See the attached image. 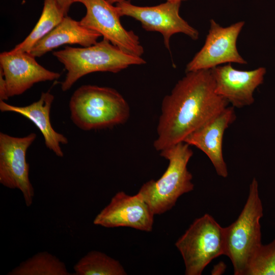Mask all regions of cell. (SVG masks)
Instances as JSON below:
<instances>
[{
    "mask_svg": "<svg viewBox=\"0 0 275 275\" xmlns=\"http://www.w3.org/2000/svg\"><path fill=\"white\" fill-rule=\"evenodd\" d=\"M211 70L186 73L161 103L157 127L156 150L183 142L191 133L228 106L214 90Z\"/></svg>",
    "mask_w": 275,
    "mask_h": 275,
    "instance_id": "1",
    "label": "cell"
},
{
    "mask_svg": "<svg viewBox=\"0 0 275 275\" xmlns=\"http://www.w3.org/2000/svg\"><path fill=\"white\" fill-rule=\"evenodd\" d=\"M70 118L85 131L112 128L125 123L130 107L116 90L95 85H83L72 94L69 102Z\"/></svg>",
    "mask_w": 275,
    "mask_h": 275,
    "instance_id": "2",
    "label": "cell"
},
{
    "mask_svg": "<svg viewBox=\"0 0 275 275\" xmlns=\"http://www.w3.org/2000/svg\"><path fill=\"white\" fill-rule=\"evenodd\" d=\"M52 54L67 71L61 89L69 90L81 77L96 72L118 73L131 65L145 64L141 57L127 53L106 39L88 47H72L54 51Z\"/></svg>",
    "mask_w": 275,
    "mask_h": 275,
    "instance_id": "3",
    "label": "cell"
},
{
    "mask_svg": "<svg viewBox=\"0 0 275 275\" xmlns=\"http://www.w3.org/2000/svg\"><path fill=\"white\" fill-rule=\"evenodd\" d=\"M160 155L169 161L166 171L157 181L151 179L143 184L138 193L155 215L171 210L180 197L194 188L187 169L193 155L190 145L181 142L160 151Z\"/></svg>",
    "mask_w": 275,
    "mask_h": 275,
    "instance_id": "4",
    "label": "cell"
},
{
    "mask_svg": "<svg viewBox=\"0 0 275 275\" xmlns=\"http://www.w3.org/2000/svg\"><path fill=\"white\" fill-rule=\"evenodd\" d=\"M258 182L253 179L245 205L235 221L224 228L225 255L235 275H245L254 255L262 244L260 219L263 209Z\"/></svg>",
    "mask_w": 275,
    "mask_h": 275,
    "instance_id": "5",
    "label": "cell"
},
{
    "mask_svg": "<svg viewBox=\"0 0 275 275\" xmlns=\"http://www.w3.org/2000/svg\"><path fill=\"white\" fill-rule=\"evenodd\" d=\"M185 274L200 275L214 259L225 255L224 228L210 214L196 218L175 243Z\"/></svg>",
    "mask_w": 275,
    "mask_h": 275,
    "instance_id": "6",
    "label": "cell"
},
{
    "mask_svg": "<svg viewBox=\"0 0 275 275\" xmlns=\"http://www.w3.org/2000/svg\"><path fill=\"white\" fill-rule=\"evenodd\" d=\"M181 1H167L154 6L141 7L132 4L129 0H122L116 7L121 16L132 17L140 21L146 31L161 34L167 49L170 51V39L176 33H183L193 40H197L199 33L179 15Z\"/></svg>",
    "mask_w": 275,
    "mask_h": 275,
    "instance_id": "7",
    "label": "cell"
},
{
    "mask_svg": "<svg viewBox=\"0 0 275 275\" xmlns=\"http://www.w3.org/2000/svg\"><path fill=\"white\" fill-rule=\"evenodd\" d=\"M86 8L85 16L79 21L83 26L99 33L103 38L123 51L141 57L144 49L139 36L122 25L117 8L106 0H73Z\"/></svg>",
    "mask_w": 275,
    "mask_h": 275,
    "instance_id": "8",
    "label": "cell"
},
{
    "mask_svg": "<svg viewBox=\"0 0 275 275\" xmlns=\"http://www.w3.org/2000/svg\"><path fill=\"white\" fill-rule=\"evenodd\" d=\"M36 137L34 132L23 137L0 133V183L7 188L20 190L28 207L33 203L35 192L29 179L26 155Z\"/></svg>",
    "mask_w": 275,
    "mask_h": 275,
    "instance_id": "9",
    "label": "cell"
},
{
    "mask_svg": "<svg viewBox=\"0 0 275 275\" xmlns=\"http://www.w3.org/2000/svg\"><path fill=\"white\" fill-rule=\"evenodd\" d=\"M244 21L222 27L210 20V27L203 46L186 65L185 72L210 70L223 64H246L240 55L236 42Z\"/></svg>",
    "mask_w": 275,
    "mask_h": 275,
    "instance_id": "10",
    "label": "cell"
},
{
    "mask_svg": "<svg viewBox=\"0 0 275 275\" xmlns=\"http://www.w3.org/2000/svg\"><path fill=\"white\" fill-rule=\"evenodd\" d=\"M154 215L139 193L130 196L120 191L97 214L93 224L105 228L126 227L149 232L153 229Z\"/></svg>",
    "mask_w": 275,
    "mask_h": 275,
    "instance_id": "11",
    "label": "cell"
},
{
    "mask_svg": "<svg viewBox=\"0 0 275 275\" xmlns=\"http://www.w3.org/2000/svg\"><path fill=\"white\" fill-rule=\"evenodd\" d=\"M210 70L215 93L234 108H242L254 103V92L263 83L266 72L264 67L250 71L239 70L234 68L231 63Z\"/></svg>",
    "mask_w": 275,
    "mask_h": 275,
    "instance_id": "12",
    "label": "cell"
},
{
    "mask_svg": "<svg viewBox=\"0 0 275 275\" xmlns=\"http://www.w3.org/2000/svg\"><path fill=\"white\" fill-rule=\"evenodd\" d=\"M0 69L4 75L9 97L23 94L35 84L56 80L61 76L42 66L28 52H2Z\"/></svg>",
    "mask_w": 275,
    "mask_h": 275,
    "instance_id": "13",
    "label": "cell"
},
{
    "mask_svg": "<svg viewBox=\"0 0 275 275\" xmlns=\"http://www.w3.org/2000/svg\"><path fill=\"white\" fill-rule=\"evenodd\" d=\"M233 106H227L218 114L189 134L184 142L204 152L212 163L217 174L228 175L223 155V140L226 129L235 120Z\"/></svg>",
    "mask_w": 275,
    "mask_h": 275,
    "instance_id": "14",
    "label": "cell"
},
{
    "mask_svg": "<svg viewBox=\"0 0 275 275\" xmlns=\"http://www.w3.org/2000/svg\"><path fill=\"white\" fill-rule=\"evenodd\" d=\"M54 97L49 92H42L38 100L23 106L9 104L0 101L2 112H14L22 115L32 122L41 132L45 146L57 156H64L61 145L68 143L67 138L57 132L50 120V112Z\"/></svg>",
    "mask_w": 275,
    "mask_h": 275,
    "instance_id": "15",
    "label": "cell"
},
{
    "mask_svg": "<svg viewBox=\"0 0 275 275\" xmlns=\"http://www.w3.org/2000/svg\"><path fill=\"white\" fill-rule=\"evenodd\" d=\"M101 36L99 33L83 26L79 21L67 15L28 53L36 58L64 44H79L88 47L97 43Z\"/></svg>",
    "mask_w": 275,
    "mask_h": 275,
    "instance_id": "16",
    "label": "cell"
},
{
    "mask_svg": "<svg viewBox=\"0 0 275 275\" xmlns=\"http://www.w3.org/2000/svg\"><path fill=\"white\" fill-rule=\"evenodd\" d=\"M65 16L56 0H44L40 17L32 32L22 42L9 51L11 53L29 52L39 40L62 21Z\"/></svg>",
    "mask_w": 275,
    "mask_h": 275,
    "instance_id": "17",
    "label": "cell"
},
{
    "mask_svg": "<svg viewBox=\"0 0 275 275\" xmlns=\"http://www.w3.org/2000/svg\"><path fill=\"white\" fill-rule=\"evenodd\" d=\"M8 275H69L65 263L47 252L38 253L12 269Z\"/></svg>",
    "mask_w": 275,
    "mask_h": 275,
    "instance_id": "18",
    "label": "cell"
},
{
    "mask_svg": "<svg viewBox=\"0 0 275 275\" xmlns=\"http://www.w3.org/2000/svg\"><path fill=\"white\" fill-rule=\"evenodd\" d=\"M76 275H126L121 264L102 252L92 251L88 253L75 264Z\"/></svg>",
    "mask_w": 275,
    "mask_h": 275,
    "instance_id": "19",
    "label": "cell"
},
{
    "mask_svg": "<svg viewBox=\"0 0 275 275\" xmlns=\"http://www.w3.org/2000/svg\"><path fill=\"white\" fill-rule=\"evenodd\" d=\"M245 275H275V239L262 244L251 260Z\"/></svg>",
    "mask_w": 275,
    "mask_h": 275,
    "instance_id": "20",
    "label": "cell"
},
{
    "mask_svg": "<svg viewBox=\"0 0 275 275\" xmlns=\"http://www.w3.org/2000/svg\"><path fill=\"white\" fill-rule=\"evenodd\" d=\"M9 98L4 75L2 70L0 69V101L8 100Z\"/></svg>",
    "mask_w": 275,
    "mask_h": 275,
    "instance_id": "21",
    "label": "cell"
},
{
    "mask_svg": "<svg viewBox=\"0 0 275 275\" xmlns=\"http://www.w3.org/2000/svg\"><path fill=\"white\" fill-rule=\"evenodd\" d=\"M64 12L65 16H67L70 6L73 3V0H56Z\"/></svg>",
    "mask_w": 275,
    "mask_h": 275,
    "instance_id": "22",
    "label": "cell"
},
{
    "mask_svg": "<svg viewBox=\"0 0 275 275\" xmlns=\"http://www.w3.org/2000/svg\"><path fill=\"white\" fill-rule=\"evenodd\" d=\"M106 1L110 4H116L122 0H106ZM167 1H180L182 2V1H184L186 0H167Z\"/></svg>",
    "mask_w": 275,
    "mask_h": 275,
    "instance_id": "23",
    "label": "cell"
}]
</instances>
